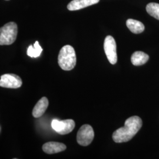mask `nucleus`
<instances>
[{"label":"nucleus","instance_id":"14","mask_svg":"<svg viewBox=\"0 0 159 159\" xmlns=\"http://www.w3.org/2000/svg\"><path fill=\"white\" fill-rule=\"evenodd\" d=\"M146 11L148 14L159 20V4L151 2L146 6Z\"/></svg>","mask_w":159,"mask_h":159},{"label":"nucleus","instance_id":"6","mask_svg":"<svg viewBox=\"0 0 159 159\" xmlns=\"http://www.w3.org/2000/svg\"><path fill=\"white\" fill-rule=\"evenodd\" d=\"M104 50L109 62L111 64H115L117 63L116 43L112 36L108 35L106 37L104 42Z\"/></svg>","mask_w":159,"mask_h":159},{"label":"nucleus","instance_id":"15","mask_svg":"<svg viewBox=\"0 0 159 159\" xmlns=\"http://www.w3.org/2000/svg\"><path fill=\"white\" fill-rule=\"evenodd\" d=\"M6 1H8V0H6Z\"/></svg>","mask_w":159,"mask_h":159},{"label":"nucleus","instance_id":"3","mask_svg":"<svg viewBox=\"0 0 159 159\" xmlns=\"http://www.w3.org/2000/svg\"><path fill=\"white\" fill-rule=\"evenodd\" d=\"M17 25L14 22L7 23L0 30V45H11L17 39Z\"/></svg>","mask_w":159,"mask_h":159},{"label":"nucleus","instance_id":"5","mask_svg":"<svg viewBox=\"0 0 159 159\" xmlns=\"http://www.w3.org/2000/svg\"><path fill=\"white\" fill-rule=\"evenodd\" d=\"M51 126L57 133L61 135H65L73 130L75 127V122L73 120L71 119L61 121L54 119L51 123Z\"/></svg>","mask_w":159,"mask_h":159},{"label":"nucleus","instance_id":"4","mask_svg":"<svg viewBox=\"0 0 159 159\" xmlns=\"http://www.w3.org/2000/svg\"><path fill=\"white\" fill-rule=\"evenodd\" d=\"M94 137V132L93 127L89 125H83L77 134V142L80 145L87 146L91 144Z\"/></svg>","mask_w":159,"mask_h":159},{"label":"nucleus","instance_id":"1","mask_svg":"<svg viewBox=\"0 0 159 159\" xmlns=\"http://www.w3.org/2000/svg\"><path fill=\"white\" fill-rule=\"evenodd\" d=\"M141 118L132 116L125 120V126L115 131L113 134V139L116 143L127 142L131 140L142 127Z\"/></svg>","mask_w":159,"mask_h":159},{"label":"nucleus","instance_id":"10","mask_svg":"<svg viewBox=\"0 0 159 159\" xmlns=\"http://www.w3.org/2000/svg\"><path fill=\"white\" fill-rule=\"evenodd\" d=\"M48 106V99L45 97H42L34 106L33 112H32L33 116L35 118H39L45 113Z\"/></svg>","mask_w":159,"mask_h":159},{"label":"nucleus","instance_id":"13","mask_svg":"<svg viewBox=\"0 0 159 159\" xmlns=\"http://www.w3.org/2000/svg\"><path fill=\"white\" fill-rule=\"evenodd\" d=\"M42 51H43V48L39 45V41H37L34 43V46L31 45L29 46L27 49V54L29 57L37 58L40 56Z\"/></svg>","mask_w":159,"mask_h":159},{"label":"nucleus","instance_id":"12","mask_svg":"<svg viewBox=\"0 0 159 159\" xmlns=\"http://www.w3.org/2000/svg\"><path fill=\"white\" fill-rule=\"evenodd\" d=\"M127 28L134 34H140L144 31L145 27L142 22L133 19H128L126 21Z\"/></svg>","mask_w":159,"mask_h":159},{"label":"nucleus","instance_id":"2","mask_svg":"<svg viewBox=\"0 0 159 159\" xmlns=\"http://www.w3.org/2000/svg\"><path fill=\"white\" fill-rule=\"evenodd\" d=\"M77 58L74 48L70 45H66L60 50L58 63L60 67L65 71H70L76 65Z\"/></svg>","mask_w":159,"mask_h":159},{"label":"nucleus","instance_id":"9","mask_svg":"<svg viewBox=\"0 0 159 159\" xmlns=\"http://www.w3.org/2000/svg\"><path fill=\"white\" fill-rule=\"evenodd\" d=\"M66 148V146L63 143L54 142L46 143L43 146V151L49 154L61 152L65 150Z\"/></svg>","mask_w":159,"mask_h":159},{"label":"nucleus","instance_id":"8","mask_svg":"<svg viewBox=\"0 0 159 159\" xmlns=\"http://www.w3.org/2000/svg\"><path fill=\"white\" fill-rule=\"evenodd\" d=\"M100 0H73L67 6L70 11H77L97 4Z\"/></svg>","mask_w":159,"mask_h":159},{"label":"nucleus","instance_id":"7","mask_svg":"<svg viewBox=\"0 0 159 159\" xmlns=\"http://www.w3.org/2000/svg\"><path fill=\"white\" fill-rule=\"evenodd\" d=\"M23 84L21 79L16 74H6L1 76L0 86L8 89H18Z\"/></svg>","mask_w":159,"mask_h":159},{"label":"nucleus","instance_id":"11","mask_svg":"<svg viewBox=\"0 0 159 159\" xmlns=\"http://www.w3.org/2000/svg\"><path fill=\"white\" fill-rule=\"evenodd\" d=\"M149 56L142 51L134 52L131 57V61L135 66H142L148 62Z\"/></svg>","mask_w":159,"mask_h":159}]
</instances>
